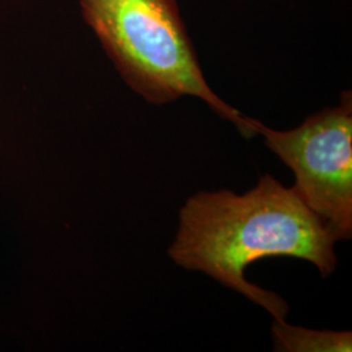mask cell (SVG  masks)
<instances>
[{
    "label": "cell",
    "mask_w": 352,
    "mask_h": 352,
    "mask_svg": "<svg viewBox=\"0 0 352 352\" xmlns=\"http://www.w3.org/2000/svg\"><path fill=\"white\" fill-rule=\"evenodd\" d=\"M336 243L294 189L264 175L244 195L219 189L189 197L179 212L168 256L176 265L238 291L282 321L289 314L287 302L252 285L245 269L266 257H294L309 261L327 278L338 264Z\"/></svg>",
    "instance_id": "obj_1"
},
{
    "label": "cell",
    "mask_w": 352,
    "mask_h": 352,
    "mask_svg": "<svg viewBox=\"0 0 352 352\" xmlns=\"http://www.w3.org/2000/svg\"><path fill=\"white\" fill-rule=\"evenodd\" d=\"M81 12L126 85L162 106L182 97L205 102L245 139L252 118L222 101L205 80L176 0H78Z\"/></svg>",
    "instance_id": "obj_2"
},
{
    "label": "cell",
    "mask_w": 352,
    "mask_h": 352,
    "mask_svg": "<svg viewBox=\"0 0 352 352\" xmlns=\"http://www.w3.org/2000/svg\"><path fill=\"white\" fill-rule=\"evenodd\" d=\"M256 135L289 166L294 192L325 223L334 239L352 236V101L307 118L289 131H276L253 119Z\"/></svg>",
    "instance_id": "obj_3"
},
{
    "label": "cell",
    "mask_w": 352,
    "mask_h": 352,
    "mask_svg": "<svg viewBox=\"0 0 352 352\" xmlns=\"http://www.w3.org/2000/svg\"><path fill=\"white\" fill-rule=\"evenodd\" d=\"M274 351L351 352V331L314 330L292 327L286 320H274L272 325Z\"/></svg>",
    "instance_id": "obj_4"
},
{
    "label": "cell",
    "mask_w": 352,
    "mask_h": 352,
    "mask_svg": "<svg viewBox=\"0 0 352 352\" xmlns=\"http://www.w3.org/2000/svg\"><path fill=\"white\" fill-rule=\"evenodd\" d=\"M0 145H1V140H0Z\"/></svg>",
    "instance_id": "obj_5"
}]
</instances>
